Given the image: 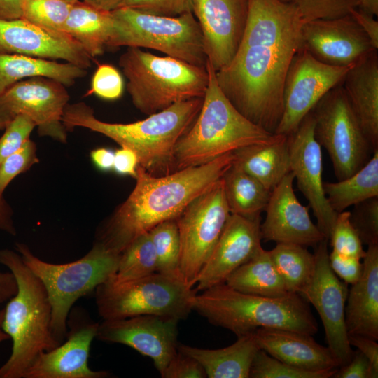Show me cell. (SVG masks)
I'll list each match as a JSON object with an SVG mask.
<instances>
[{"mask_svg":"<svg viewBox=\"0 0 378 378\" xmlns=\"http://www.w3.org/2000/svg\"><path fill=\"white\" fill-rule=\"evenodd\" d=\"M360 278L351 284L345 305L348 335L378 340V244L368 246Z\"/></svg>","mask_w":378,"mask_h":378,"instance_id":"obj_25","label":"cell"},{"mask_svg":"<svg viewBox=\"0 0 378 378\" xmlns=\"http://www.w3.org/2000/svg\"><path fill=\"white\" fill-rule=\"evenodd\" d=\"M298 8L280 0H248V18L230 63L216 71L222 92L248 120L274 134L281 119L283 90L295 55L302 49Z\"/></svg>","mask_w":378,"mask_h":378,"instance_id":"obj_1","label":"cell"},{"mask_svg":"<svg viewBox=\"0 0 378 378\" xmlns=\"http://www.w3.org/2000/svg\"><path fill=\"white\" fill-rule=\"evenodd\" d=\"M72 4L66 0H22L21 18L48 31L64 32Z\"/></svg>","mask_w":378,"mask_h":378,"instance_id":"obj_37","label":"cell"},{"mask_svg":"<svg viewBox=\"0 0 378 378\" xmlns=\"http://www.w3.org/2000/svg\"><path fill=\"white\" fill-rule=\"evenodd\" d=\"M18 292V283L11 272H0V304L8 302Z\"/></svg>","mask_w":378,"mask_h":378,"instance_id":"obj_53","label":"cell"},{"mask_svg":"<svg viewBox=\"0 0 378 378\" xmlns=\"http://www.w3.org/2000/svg\"><path fill=\"white\" fill-rule=\"evenodd\" d=\"M123 0H82V1L101 10L113 11L118 8Z\"/></svg>","mask_w":378,"mask_h":378,"instance_id":"obj_56","label":"cell"},{"mask_svg":"<svg viewBox=\"0 0 378 378\" xmlns=\"http://www.w3.org/2000/svg\"><path fill=\"white\" fill-rule=\"evenodd\" d=\"M294 179L290 172L272 190L265 219L260 223L261 239L276 244L316 246L326 238L312 222L309 206L302 205L296 197Z\"/></svg>","mask_w":378,"mask_h":378,"instance_id":"obj_21","label":"cell"},{"mask_svg":"<svg viewBox=\"0 0 378 378\" xmlns=\"http://www.w3.org/2000/svg\"><path fill=\"white\" fill-rule=\"evenodd\" d=\"M192 310L237 337L258 328L284 329L314 336L318 323L307 301L297 293L279 298L263 297L238 291L225 283L195 293Z\"/></svg>","mask_w":378,"mask_h":378,"instance_id":"obj_4","label":"cell"},{"mask_svg":"<svg viewBox=\"0 0 378 378\" xmlns=\"http://www.w3.org/2000/svg\"><path fill=\"white\" fill-rule=\"evenodd\" d=\"M22 0H0V19L15 20L22 17Z\"/></svg>","mask_w":378,"mask_h":378,"instance_id":"obj_55","label":"cell"},{"mask_svg":"<svg viewBox=\"0 0 378 378\" xmlns=\"http://www.w3.org/2000/svg\"><path fill=\"white\" fill-rule=\"evenodd\" d=\"M359 10L371 15L377 16L378 15V0H357Z\"/></svg>","mask_w":378,"mask_h":378,"instance_id":"obj_57","label":"cell"},{"mask_svg":"<svg viewBox=\"0 0 378 378\" xmlns=\"http://www.w3.org/2000/svg\"><path fill=\"white\" fill-rule=\"evenodd\" d=\"M148 233L156 253L157 272L181 281V240L176 219L163 221Z\"/></svg>","mask_w":378,"mask_h":378,"instance_id":"obj_36","label":"cell"},{"mask_svg":"<svg viewBox=\"0 0 378 378\" xmlns=\"http://www.w3.org/2000/svg\"><path fill=\"white\" fill-rule=\"evenodd\" d=\"M327 243L326 239L316 245L314 272L300 295L317 311L324 328L328 347L338 367H341L351 360L354 352L345 324L349 289L348 284L340 280L330 267Z\"/></svg>","mask_w":378,"mask_h":378,"instance_id":"obj_14","label":"cell"},{"mask_svg":"<svg viewBox=\"0 0 378 378\" xmlns=\"http://www.w3.org/2000/svg\"><path fill=\"white\" fill-rule=\"evenodd\" d=\"M221 179L230 214L251 219L261 218L271 190L233 163Z\"/></svg>","mask_w":378,"mask_h":378,"instance_id":"obj_32","label":"cell"},{"mask_svg":"<svg viewBox=\"0 0 378 378\" xmlns=\"http://www.w3.org/2000/svg\"><path fill=\"white\" fill-rule=\"evenodd\" d=\"M351 346L358 349L370 360L372 366L378 370V344L376 340L358 335H348Z\"/></svg>","mask_w":378,"mask_h":378,"instance_id":"obj_50","label":"cell"},{"mask_svg":"<svg viewBox=\"0 0 378 378\" xmlns=\"http://www.w3.org/2000/svg\"><path fill=\"white\" fill-rule=\"evenodd\" d=\"M350 15L368 36L374 48L378 50V21L374 16L358 8L351 10Z\"/></svg>","mask_w":378,"mask_h":378,"instance_id":"obj_51","label":"cell"},{"mask_svg":"<svg viewBox=\"0 0 378 378\" xmlns=\"http://www.w3.org/2000/svg\"><path fill=\"white\" fill-rule=\"evenodd\" d=\"M269 253L288 290L300 294L314 272V253L303 246L288 243H277Z\"/></svg>","mask_w":378,"mask_h":378,"instance_id":"obj_34","label":"cell"},{"mask_svg":"<svg viewBox=\"0 0 378 378\" xmlns=\"http://www.w3.org/2000/svg\"><path fill=\"white\" fill-rule=\"evenodd\" d=\"M4 54L62 59L85 69L92 59L66 33L48 31L22 18L0 19V55Z\"/></svg>","mask_w":378,"mask_h":378,"instance_id":"obj_23","label":"cell"},{"mask_svg":"<svg viewBox=\"0 0 378 378\" xmlns=\"http://www.w3.org/2000/svg\"><path fill=\"white\" fill-rule=\"evenodd\" d=\"M260 349L254 332L237 337L234 344L218 349L178 345L179 351L202 365L209 378H248L253 360Z\"/></svg>","mask_w":378,"mask_h":378,"instance_id":"obj_28","label":"cell"},{"mask_svg":"<svg viewBox=\"0 0 378 378\" xmlns=\"http://www.w3.org/2000/svg\"><path fill=\"white\" fill-rule=\"evenodd\" d=\"M254 335L260 349L289 365L311 371L338 368L329 348L317 343L312 335L264 328L257 329Z\"/></svg>","mask_w":378,"mask_h":378,"instance_id":"obj_24","label":"cell"},{"mask_svg":"<svg viewBox=\"0 0 378 378\" xmlns=\"http://www.w3.org/2000/svg\"><path fill=\"white\" fill-rule=\"evenodd\" d=\"M342 85L374 151L378 149V50L351 66Z\"/></svg>","mask_w":378,"mask_h":378,"instance_id":"obj_26","label":"cell"},{"mask_svg":"<svg viewBox=\"0 0 378 378\" xmlns=\"http://www.w3.org/2000/svg\"><path fill=\"white\" fill-rule=\"evenodd\" d=\"M87 74V69L66 62L17 54L0 55V94L15 83L35 77L52 79L68 88Z\"/></svg>","mask_w":378,"mask_h":378,"instance_id":"obj_29","label":"cell"},{"mask_svg":"<svg viewBox=\"0 0 378 378\" xmlns=\"http://www.w3.org/2000/svg\"><path fill=\"white\" fill-rule=\"evenodd\" d=\"M323 190L330 206L337 213L378 197V149L355 174L335 183H323Z\"/></svg>","mask_w":378,"mask_h":378,"instance_id":"obj_33","label":"cell"},{"mask_svg":"<svg viewBox=\"0 0 378 378\" xmlns=\"http://www.w3.org/2000/svg\"><path fill=\"white\" fill-rule=\"evenodd\" d=\"M349 211L338 213L329 239L332 251L345 256L362 259L365 255L363 243L350 223Z\"/></svg>","mask_w":378,"mask_h":378,"instance_id":"obj_39","label":"cell"},{"mask_svg":"<svg viewBox=\"0 0 378 378\" xmlns=\"http://www.w3.org/2000/svg\"><path fill=\"white\" fill-rule=\"evenodd\" d=\"M120 7L152 15L176 17L192 12V0H123Z\"/></svg>","mask_w":378,"mask_h":378,"instance_id":"obj_45","label":"cell"},{"mask_svg":"<svg viewBox=\"0 0 378 378\" xmlns=\"http://www.w3.org/2000/svg\"><path fill=\"white\" fill-rule=\"evenodd\" d=\"M302 39V49L318 61L335 66H351L377 50L350 14L304 22Z\"/></svg>","mask_w":378,"mask_h":378,"instance_id":"obj_20","label":"cell"},{"mask_svg":"<svg viewBox=\"0 0 378 378\" xmlns=\"http://www.w3.org/2000/svg\"><path fill=\"white\" fill-rule=\"evenodd\" d=\"M314 137L327 150L338 181L363 167L374 150L342 83L328 91L311 110Z\"/></svg>","mask_w":378,"mask_h":378,"instance_id":"obj_11","label":"cell"},{"mask_svg":"<svg viewBox=\"0 0 378 378\" xmlns=\"http://www.w3.org/2000/svg\"><path fill=\"white\" fill-rule=\"evenodd\" d=\"M209 82L201 109L178 139L174 151V172L206 164L228 153L272 140L270 133L244 117L220 88L216 71L206 60Z\"/></svg>","mask_w":378,"mask_h":378,"instance_id":"obj_6","label":"cell"},{"mask_svg":"<svg viewBox=\"0 0 378 378\" xmlns=\"http://www.w3.org/2000/svg\"><path fill=\"white\" fill-rule=\"evenodd\" d=\"M5 309H0V344L8 339H10L9 335L3 330L2 324L4 321Z\"/></svg>","mask_w":378,"mask_h":378,"instance_id":"obj_58","label":"cell"},{"mask_svg":"<svg viewBox=\"0 0 378 378\" xmlns=\"http://www.w3.org/2000/svg\"><path fill=\"white\" fill-rule=\"evenodd\" d=\"M155 250L148 232L134 239L120 254L115 273L108 279L121 284L141 279L157 272Z\"/></svg>","mask_w":378,"mask_h":378,"instance_id":"obj_35","label":"cell"},{"mask_svg":"<svg viewBox=\"0 0 378 378\" xmlns=\"http://www.w3.org/2000/svg\"><path fill=\"white\" fill-rule=\"evenodd\" d=\"M111 13L113 25L106 47L150 48L206 66L202 35L192 12L168 17L120 7Z\"/></svg>","mask_w":378,"mask_h":378,"instance_id":"obj_9","label":"cell"},{"mask_svg":"<svg viewBox=\"0 0 378 378\" xmlns=\"http://www.w3.org/2000/svg\"><path fill=\"white\" fill-rule=\"evenodd\" d=\"M294 4L299 9L303 21L332 19L350 14L358 7L357 0H280Z\"/></svg>","mask_w":378,"mask_h":378,"instance_id":"obj_40","label":"cell"},{"mask_svg":"<svg viewBox=\"0 0 378 378\" xmlns=\"http://www.w3.org/2000/svg\"><path fill=\"white\" fill-rule=\"evenodd\" d=\"M0 264L15 275L18 292L4 308L3 330L12 340V351L0 368V378H24L36 357L60 344L51 330L52 307L46 289L20 255L0 250Z\"/></svg>","mask_w":378,"mask_h":378,"instance_id":"obj_5","label":"cell"},{"mask_svg":"<svg viewBox=\"0 0 378 378\" xmlns=\"http://www.w3.org/2000/svg\"><path fill=\"white\" fill-rule=\"evenodd\" d=\"M196 290L180 280L155 272L121 284L107 280L95 289L96 304L103 320L156 315L176 318L188 316L190 299Z\"/></svg>","mask_w":378,"mask_h":378,"instance_id":"obj_10","label":"cell"},{"mask_svg":"<svg viewBox=\"0 0 378 378\" xmlns=\"http://www.w3.org/2000/svg\"><path fill=\"white\" fill-rule=\"evenodd\" d=\"M248 0H192L206 60L218 71L232 60L242 39Z\"/></svg>","mask_w":378,"mask_h":378,"instance_id":"obj_19","label":"cell"},{"mask_svg":"<svg viewBox=\"0 0 378 378\" xmlns=\"http://www.w3.org/2000/svg\"><path fill=\"white\" fill-rule=\"evenodd\" d=\"M139 160L136 154L132 150L120 147L115 151L113 170L121 176H136Z\"/></svg>","mask_w":378,"mask_h":378,"instance_id":"obj_49","label":"cell"},{"mask_svg":"<svg viewBox=\"0 0 378 378\" xmlns=\"http://www.w3.org/2000/svg\"><path fill=\"white\" fill-rule=\"evenodd\" d=\"M112 25L111 11L101 10L78 0L72 4L63 31L94 58L104 53Z\"/></svg>","mask_w":378,"mask_h":378,"instance_id":"obj_30","label":"cell"},{"mask_svg":"<svg viewBox=\"0 0 378 378\" xmlns=\"http://www.w3.org/2000/svg\"><path fill=\"white\" fill-rule=\"evenodd\" d=\"M329 262L334 273L347 284L356 283L362 275L363 266L360 259L342 256L332 251Z\"/></svg>","mask_w":378,"mask_h":378,"instance_id":"obj_47","label":"cell"},{"mask_svg":"<svg viewBox=\"0 0 378 378\" xmlns=\"http://www.w3.org/2000/svg\"><path fill=\"white\" fill-rule=\"evenodd\" d=\"M225 284L241 293L279 298L290 293L275 267L269 251L261 247L227 279Z\"/></svg>","mask_w":378,"mask_h":378,"instance_id":"obj_31","label":"cell"},{"mask_svg":"<svg viewBox=\"0 0 378 378\" xmlns=\"http://www.w3.org/2000/svg\"><path fill=\"white\" fill-rule=\"evenodd\" d=\"M15 248L46 289L52 307L51 330L61 344L66 338L67 319L74 304L115 273L120 254L94 243L91 250L78 260L55 264L40 259L24 244L17 243Z\"/></svg>","mask_w":378,"mask_h":378,"instance_id":"obj_8","label":"cell"},{"mask_svg":"<svg viewBox=\"0 0 378 378\" xmlns=\"http://www.w3.org/2000/svg\"><path fill=\"white\" fill-rule=\"evenodd\" d=\"M98 323L80 307L71 309L67 319L66 340L41 353L24 378H105L106 371H94L88 366L91 344L96 337Z\"/></svg>","mask_w":378,"mask_h":378,"instance_id":"obj_16","label":"cell"},{"mask_svg":"<svg viewBox=\"0 0 378 378\" xmlns=\"http://www.w3.org/2000/svg\"><path fill=\"white\" fill-rule=\"evenodd\" d=\"M203 98L177 102L146 119L130 123H112L96 118L84 102L68 104L62 116L67 131L76 127L89 129L133 150L139 165L155 176L174 172V151L178 139L197 118Z\"/></svg>","mask_w":378,"mask_h":378,"instance_id":"obj_3","label":"cell"},{"mask_svg":"<svg viewBox=\"0 0 378 378\" xmlns=\"http://www.w3.org/2000/svg\"><path fill=\"white\" fill-rule=\"evenodd\" d=\"M70 97L61 83L35 77L19 81L0 94V130L18 115L29 116L41 136L66 143L67 130L62 122Z\"/></svg>","mask_w":378,"mask_h":378,"instance_id":"obj_13","label":"cell"},{"mask_svg":"<svg viewBox=\"0 0 378 378\" xmlns=\"http://www.w3.org/2000/svg\"><path fill=\"white\" fill-rule=\"evenodd\" d=\"M160 374L163 378L206 377L205 370L196 359L178 350Z\"/></svg>","mask_w":378,"mask_h":378,"instance_id":"obj_46","label":"cell"},{"mask_svg":"<svg viewBox=\"0 0 378 378\" xmlns=\"http://www.w3.org/2000/svg\"><path fill=\"white\" fill-rule=\"evenodd\" d=\"M351 66L328 65L305 50H299L286 74L283 90L284 111L274 134L288 136L293 132L316 103L342 83Z\"/></svg>","mask_w":378,"mask_h":378,"instance_id":"obj_15","label":"cell"},{"mask_svg":"<svg viewBox=\"0 0 378 378\" xmlns=\"http://www.w3.org/2000/svg\"><path fill=\"white\" fill-rule=\"evenodd\" d=\"M66 1L74 3V2H75V1H76L78 0H66Z\"/></svg>","mask_w":378,"mask_h":378,"instance_id":"obj_59","label":"cell"},{"mask_svg":"<svg viewBox=\"0 0 378 378\" xmlns=\"http://www.w3.org/2000/svg\"><path fill=\"white\" fill-rule=\"evenodd\" d=\"M230 215L220 178L176 218L181 240L180 279L192 287Z\"/></svg>","mask_w":378,"mask_h":378,"instance_id":"obj_12","label":"cell"},{"mask_svg":"<svg viewBox=\"0 0 378 378\" xmlns=\"http://www.w3.org/2000/svg\"><path fill=\"white\" fill-rule=\"evenodd\" d=\"M13 211L4 197H0V230L11 235L16 234Z\"/></svg>","mask_w":378,"mask_h":378,"instance_id":"obj_54","label":"cell"},{"mask_svg":"<svg viewBox=\"0 0 378 378\" xmlns=\"http://www.w3.org/2000/svg\"><path fill=\"white\" fill-rule=\"evenodd\" d=\"M261 218L230 214L225 227L197 279L196 290L225 283L229 276L262 247Z\"/></svg>","mask_w":378,"mask_h":378,"instance_id":"obj_22","label":"cell"},{"mask_svg":"<svg viewBox=\"0 0 378 378\" xmlns=\"http://www.w3.org/2000/svg\"><path fill=\"white\" fill-rule=\"evenodd\" d=\"M337 368L311 371L289 365L279 360L265 351L260 349L251 367L249 377L251 378H330Z\"/></svg>","mask_w":378,"mask_h":378,"instance_id":"obj_38","label":"cell"},{"mask_svg":"<svg viewBox=\"0 0 378 378\" xmlns=\"http://www.w3.org/2000/svg\"><path fill=\"white\" fill-rule=\"evenodd\" d=\"M349 220L363 244H378V197L354 205Z\"/></svg>","mask_w":378,"mask_h":378,"instance_id":"obj_41","label":"cell"},{"mask_svg":"<svg viewBox=\"0 0 378 378\" xmlns=\"http://www.w3.org/2000/svg\"><path fill=\"white\" fill-rule=\"evenodd\" d=\"M233 164L272 190L291 172L288 136L275 134L265 143L234 150Z\"/></svg>","mask_w":378,"mask_h":378,"instance_id":"obj_27","label":"cell"},{"mask_svg":"<svg viewBox=\"0 0 378 378\" xmlns=\"http://www.w3.org/2000/svg\"><path fill=\"white\" fill-rule=\"evenodd\" d=\"M178 321L156 315L103 320L96 338L125 344L150 358L161 374L178 351Z\"/></svg>","mask_w":378,"mask_h":378,"instance_id":"obj_17","label":"cell"},{"mask_svg":"<svg viewBox=\"0 0 378 378\" xmlns=\"http://www.w3.org/2000/svg\"><path fill=\"white\" fill-rule=\"evenodd\" d=\"M334 378H377L378 370L358 350L354 351L351 360L341 366L333 374Z\"/></svg>","mask_w":378,"mask_h":378,"instance_id":"obj_48","label":"cell"},{"mask_svg":"<svg viewBox=\"0 0 378 378\" xmlns=\"http://www.w3.org/2000/svg\"><path fill=\"white\" fill-rule=\"evenodd\" d=\"M36 146L30 139L0 164V197L9 183L18 175L25 172L38 162Z\"/></svg>","mask_w":378,"mask_h":378,"instance_id":"obj_42","label":"cell"},{"mask_svg":"<svg viewBox=\"0 0 378 378\" xmlns=\"http://www.w3.org/2000/svg\"><path fill=\"white\" fill-rule=\"evenodd\" d=\"M314 129L310 111L288 136L290 170L299 190L309 202L318 227L328 240L338 213L330 206L323 190L321 147L315 139Z\"/></svg>","mask_w":378,"mask_h":378,"instance_id":"obj_18","label":"cell"},{"mask_svg":"<svg viewBox=\"0 0 378 378\" xmlns=\"http://www.w3.org/2000/svg\"><path fill=\"white\" fill-rule=\"evenodd\" d=\"M91 160L100 171L108 172L113 170L115 151L111 148H99L90 152Z\"/></svg>","mask_w":378,"mask_h":378,"instance_id":"obj_52","label":"cell"},{"mask_svg":"<svg viewBox=\"0 0 378 378\" xmlns=\"http://www.w3.org/2000/svg\"><path fill=\"white\" fill-rule=\"evenodd\" d=\"M118 63L134 106L146 115L205 95L209 82L206 66L159 57L134 47H128Z\"/></svg>","mask_w":378,"mask_h":378,"instance_id":"obj_7","label":"cell"},{"mask_svg":"<svg viewBox=\"0 0 378 378\" xmlns=\"http://www.w3.org/2000/svg\"><path fill=\"white\" fill-rule=\"evenodd\" d=\"M234 159L233 153H228L206 164L160 176L139 165L133 190L99 228L94 243L120 254L139 235L163 221L176 219L222 178Z\"/></svg>","mask_w":378,"mask_h":378,"instance_id":"obj_2","label":"cell"},{"mask_svg":"<svg viewBox=\"0 0 378 378\" xmlns=\"http://www.w3.org/2000/svg\"><path fill=\"white\" fill-rule=\"evenodd\" d=\"M122 92L123 80L118 69L108 64L99 65L92 78L89 93L103 99L115 100Z\"/></svg>","mask_w":378,"mask_h":378,"instance_id":"obj_44","label":"cell"},{"mask_svg":"<svg viewBox=\"0 0 378 378\" xmlns=\"http://www.w3.org/2000/svg\"><path fill=\"white\" fill-rule=\"evenodd\" d=\"M34 122L27 115H19L4 130L0 137V164L29 139Z\"/></svg>","mask_w":378,"mask_h":378,"instance_id":"obj_43","label":"cell"}]
</instances>
